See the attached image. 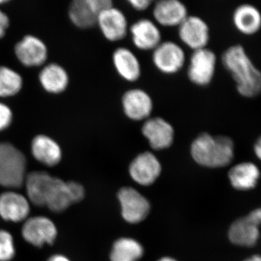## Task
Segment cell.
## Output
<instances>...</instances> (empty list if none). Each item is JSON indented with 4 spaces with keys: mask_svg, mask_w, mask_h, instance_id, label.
Here are the masks:
<instances>
[{
    "mask_svg": "<svg viewBox=\"0 0 261 261\" xmlns=\"http://www.w3.org/2000/svg\"><path fill=\"white\" fill-rule=\"evenodd\" d=\"M234 142L225 135H213L203 132L192 141L190 145L192 159L205 168H224L234 159Z\"/></svg>",
    "mask_w": 261,
    "mask_h": 261,
    "instance_id": "cell-2",
    "label": "cell"
},
{
    "mask_svg": "<svg viewBox=\"0 0 261 261\" xmlns=\"http://www.w3.org/2000/svg\"><path fill=\"white\" fill-rule=\"evenodd\" d=\"M132 44L140 51H153L162 42L159 25L148 18L139 19L129 27Z\"/></svg>",
    "mask_w": 261,
    "mask_h": 261,
    "instance_id": "cell-14",
    "label": "cell"
},
{
    "mask_svg": "<svg viewBox=\"0 0 261 261\" xmlns=\"http://www.w3.org/2000/svg\"><path fill=\"white\" fill-rule=\"evenodd\" d=\"M157 261H178V260H176V259L173 258V257L166 256V257H161V258H160L159 260H158Z\"/></svg>",
    "mask_w": 261,
    "mask_h": 261,
    "instance_id": "cell-37",
    "label": "cell"
},
{
    "mask_svg": "<svg viewBox=\"0 0 261 261\" xmlns=\"http://www.w3.org/2000/svg\"><path fill=\"white\" fill-rule=\"evenodd\" d=\"M152 53L154 68L163 74L175 75L185 68L186 54L184 48L177 42L162 41Z\"/></svg>",
    "mask_w": 261,
    "mask_h": 261,
    "instance_id": "cell-5",
    "label": "cell"
},
{
    "mask_svg": "<svg viewBox=\"0 0 261 261\" xmlns=\"http://www.w3.org/2000/svg\"><path fill=\"white\" fill-rule=\"evenodd\" d=\"M141 132L149 147L155 151L170 148L174 142L176 134L173 125L159 116H151L144 121Z\"/></svg>",
    "mask_w": 261,
    "mask_h": 261,
    "instance_id": "cell-10",
    "label": "cell"
},
{
    "mask_svg": "<svg viewBox=\"0 0 261 261\" xmlns=\"http://www.w3.org/2000/svg\"><path fill=\"white\" fill-rule=\"evenodd\" d=\"M73 204L67 181L56 177L46 207L53 213H61Z\"/></svg>",
    "mask_w": 261,
    "mask_h": 261,
    "instance_id": "cell-26",
    "label": "cell"
},
{
    "mask_svg": "<svg viewBox=\"0 0 261 261\" xmlns=\"http://www.w3.org/2000/svg\"><path fill=\"white\" fill-rule=\"evenodd\" d=\"M132 9L137 12H144L152 6V2L150 0H129L128 2Z\"/></svg>",
    "mask_w": 261,
    "mask_h": 261,
    "instance_id": "cell-31",
    "label": "cell"
},
{
    "mask_svg": "<svg viewBox=\"0 0 261 261\" xmlns=\"http://www.w3.org/2000/svg\"><path fill=\"white\" fill-rule=\"evenodd\" d=\"M253 152L255 157L261 161V135L257 137L253 145Z\"/></svg>",
    "mask_w": 261,
    "mask_h": 261,
    "instance_id": "cell-34",
    "label": "cell"
},
{
    "mask_svg": "<svg viewBox=\"0 0 261 261\" xmlns=\"http://www.w3.org/2000/svg\"><path fill=\"white\" fill-rule=\"evenodd\" d=\"M117 197L121 205L122 217L126 222L139 224L148 216L150 211L149 200L136 189L122 187Z\"/></svg>",
    "mask_w": 261,
    "mask_h": 261,
    "instance_id": "cell-8",
    "label": "cell"
},
{
    "mask_svg": "<svg viewBox=\"0 0 261 261\" xmlns=\"http://www.w3.org/2000/svg\"><path fill=\"white\" fill-rule=\"evenodd\" d=\"M123 114L132 121L144 122L152 116L154 102L150 94L145 89H128L121 97Z\"/></svg>",
    "mask_w": 261,
    "mask_h": 261,
    "instance_id": "cell-9",
    "label": "cell"
},
{
    "mask_svg": "<svg viewBox=\"0 0 261 261\" xmlns=\"http://www.w3.org/2000/svg\"><path fill=\"white\" fill-rule=\"evenodd\" d=\"M46 261H71L68 257L63 254H54L48 257Z\"/></svg>",
    "mask_w": 261,
    "mask_h": 261,
    "instance_id": "cell-35",
    "label": "cell"
},
{
    "mask_svg": "<svg viewBox=\"0 0 261 261\" xmlns=\"http://www.w3.org/2000/svg\"><path fill=\"white\" fill-rule=\"evenodd\" d=\"M243 261H261L260 255H253L251 257H247Z\"/></svg>",
    "mask_w": 261,
    "mask_h": 261,
    "instance_id": "cell-36",
    "label": "cell"
},
{
    "mask_svg": "<svg viewBox=\"0 0 261 261\" xmlns=\"http://www.w3.org/2000/svg\"><path fill=\"white\" fill-rule=\"evenodd\" d=\"M189 15L186 5L179 0H159L152 5L153 20L159 27L178 28Z\"/></svg>",
    "mask_w": 261,
    "mask_h": 261,
    "instance_id": "cell-16",
    "label": "cell"
},
{
    "mask_svg": "<svg viewBox=\"0 0 261 261\" xmlns=\"http://www.w3.org/2000/svg\"><path fill=\"white\" fill-rule=\"evenodd\" d=\"M13 119V114L8 106L0 102V130L10 126Z\"/></svg>",
    "mask_w": 261,
    "mask_h": 261,
    "instance_id": "cell-30",
    "label": "cell"
},
{
    "mask_svg": "<svg viewBox=\"0 0 261 261\" xmlns=\"http://www.w3.org/2000/svg\"><path fill=\"white\" fill-rule=\"evenodd\" d=\"M221 63L234 82L238 94L252 99L261 94V70L241 44L230 46L221 56Z\"/></svg>",
    "mask_w": 261,
    "mask_h": 261,
    "instance_id": "cell-1",
    "label": "cell"
},
{
    "mask_svg": "<svg viewBox=\"0 0 261 261\" xmlns=\"http://www.w3.org/2000/svg\"><path fill=\"white\" fill-rule=\"evenodd\" d=\"M178 37L182 44L192 51L207 47L211 40V29L203 18L189 15L178 27Z\"/></svg>",
    "mask_w": 261,
    "mask_h": 261,
    "instance_id": "cell-7",
    "label": "cell"
},
{
    "mask_svg": "<svg viewBox=\"0 0 261 261\" xmlns=\"http://www.w3.org/2000/svg\"><path fill=\"white\" fill-rule=\"evenodd\" d=\"M30 213L31 202L27 196L14 190H8L0 195V217L5 221L24 222Z\"/></svg>",
    "mask_w": 261,
    "mask_h": 261,
    "instance_id": "cell-15",
    "label": "cell"
},
{
    "mask_svg": "<svg viewBox=\"0 0 261 261\" xmlns=\"http://www.w3.org/2000/svg\"><path fill=\"white\" fill-rule=\"evenodd\" d=\"M144 252L143 246L137 240L121 238L113 243L110 259L111 261H138Z\"/></svg>",
    "mask_w": 261,
    "mask_h": 261,
    "instance_id": "cell-24",
    "label": "cell"
},
{
    "mask_svg": "<svg viewBox=\"0 0 261 261\" xmlns=\"http://www.w3.org/2000/svg\"><path fill=\"white\" fill-rule=\"evenodd\" d=\"M67 185L73 204L83 200L85 196V190L81 184L76 181H67Z\"/></svg>",
    "mask_w": 261,
    "mask_h": 261,
    "instance_id": "cell-29",
    "label": "cell"
},
{
    "mask_svg": "<svg viewBox=\"0 0 261 261\" xmlns=\"http://www.w3.org/2000/svg\"><path fill=\"white\" fill-rule=\"evenodd\" d=\"M27 159L18 148L9 143H0V186L20 188L27 177Z\"/></svg>",
    "mask_w": 261,
    "mask_h": 261,
    "instance_id": "cell-3",
    "label": "cell"
},
{
    "mask_svg": "<svg viewBox=\"0 0 261 261\" xmlns=\"http://www.w3.org/2000/svg\"><path fill=\"white\" fill-rule=\"evenodd\" d=\"M39 80L44 89L51 93H61L66 89L68 83L66 71L56 64L46 66L41 72Z\"/></svg>",
    "mask_w": 261,
    "mask_h": 261,
    "instance_id": "cell-25",
    "label": "cell"
},
{
    "mask_svg": "<svg viewBox=\"0 0 261 261\" xmlns=\"http://www.w3.org/2000/svg\"><path fill=\"white\" fill-rule=\"evenodd\" d=\"M247 216H248L252 221H254L255 224L260 226L261 224V207H258V208L254 209L250 214L247 215Z\"/></svg>",
    "mask_w": 261,
    "mask_h": 261,
    "instance_id": "cell-33",
    "label": "cell"
},
{
    "mask_svg": "<svg viewBox=\"0 0 261 261\" xmlns=\"http://www.w3.org/2000/svg\"><path fill=\"white\" fill-rule=\"evenodd\" d=\"M16 254L14 238L10 231L0 229V261L13 260Z\"/></svg>",
    "mask_w": 261,
    "mask_h": 261,
    "instance_id": "cell-28",
    "label": "cell"
},
{
    "mask_svg": "<svg viewBox=\"0 0 261 261\" xmlns=\"http://www.w3.org/2000/svg\"><path fill=\"white\" fill-rule=\"evenodd\" d=\"M234 28L243 35L254 36L261 29V12L255 5L243 3L233 10L231 16Z\"/></svg>",
    "mask_w": 261,
    "mask_h": 261,
    "instance_id": "cell-19",
    "label": "cell"
},
{
    "mask_svg": "<svg viewBox=\"0 0 261 261\" xmlns=\"http://www.w3.org/2000/svg\"><path fill=\"white\" fill-rule=\"evenodd\" d=\"M32 153L38 162L49 167L59 164L62 159L59 145L44 135L37 136L33 140Z\"/></svg>",
    "mask_w": 261,
    "mask_h": 261,
    "instance_id": "cell-23",
    "label": "cell"
},
{
    "mask_svg": "<svg viewBox=\"0 0 261 261\" xmlns=\"http://www.w3.org/2000/svg\"><path fill=\"white\" fill-rule=\"evenodd\" d=\"M113 5L111 0H75L70 4V18L79 28H92L103 10Z\"/></svg>",
    "mask_w": 261,
    "mask_h": 261,
    "instance_id": "cell-12",
    "label": "cell"
},
{
    "mask_svg": "<svg viewBox=\"0 0 261 261\" xmlns=\"http://www.w3.org/2000/svg\"><path fill=\"white\" fill-rule=\"evenodd\" d=\"M8 25H9V19L3 11L0 10V39L4 37Z\"/></svg>",
    "mask_w": 261,
    "mask_h": 261,
    "instance_id": "cell-32",
    "label": "cell"
},
{
    "mask_svg": "<svg viewBox=\"0 0 261 261\" xmlns=\"http://www.w3.org/2000/svg\"><path fill=\"white\" fill-rule=\"evenodd\" d=\"M97 25L108 42H118L123 40L128 34L130 25L125 13L116 8L110 7L99 14Z\"/></svg>",
    "mask_w": 261,
    "mask_h": 261,
    "instance_id": "cell-13",
    "label": "cell"
},
{
    "mask_svg": "<svg viewBox=\"0 0 261 261\" xmlns=\"http://www.w3.org/2000/svg\"><path fill=\"white\" fill-rule=\"evenodd\" d=\"M161 161L150 151H145L137 154L128 167L130 178L142 186H150L161 176Z\"/></svg>",
    "mask_w": 261,
    "mask_h": 261,
    "instance_id": "cell-11",
    "label": "cell"
},
{
    "mask_svg": "<svg viewBox=\"0 0 261 261\" xmlns=\"http://www.w3.org/2000/svg\"><path fill=\"white\" fill-rule=\"evenodd\" d=\"M22 87V79L14 70L0 67V97L18 94Z\"/></svg>",
    "mask_w": 261,
    "mask_h": 261,
    "instance_id": "cell-27",
    "label": "cell"
},
{
    "mask_svg": "<svg viewBox=\"0 0 261 261\" xmlns=\"http://www.w3.org/2000/svg\"><path fill=\"white\" fill-rule=\"evenodd\" d=\"M217 65L218 57L208 47L192 51L187 65L188 80L197 87H207L214 80Z\"/></svg>",
    "mask_w": 261,
    "mask_h": 261,
    "instance_id": "cell-4",
    "label": "cell"
},
{
    "mask_svg": "<svg viewBox=\"0 0 261 261\" xmlns=\"http://www.w3.org/2000/svg\"><path fill=\"white\" fill-rule=\"evenodd\" d=\"M56 178L46 171H33L27 175L23 185L31 204L46 207Z\"/></svg>",
    "mask_w": 261,
    "mask_h": 261,
    "instance_id": "cell-17",
    "label": "cell"
},
{
    "mask_svg": "<svg viewBox=\"0 0 261 261\" xmlns=\"http://www.w3.org/2000/svg\"><path fill=\"white\" fill-rule=\"evenodd\" d=\"M112 63L117 74L125 82L135 83L142 76L140 61L129 48H116L112 54Z\"/></svg>",
    "mask_w": 261,
    "mask_h": 261,
    "instance_id": "cell-18",
    "label": "cell"
},
{
    "mask_svg": "<svg viewBox=\"0 0 261 261\" xmlns=\"http://www.w3.org/2000/svg\"><path fill=\"white\" fill-rule=\"evenodd\" d=\"M260 228L258 225L255 224L247 216L233 221L228 228V240L237 246H255L260 239Z\"/></svg>",
    "mask_w": 261,
    "mask_h": 261,
    "instance_id": "cell-20",
    "label": "cell"
},
{
    "mask_svg": "<svg viewBox=\"0 0 261 261\" xmlns=\"http://www.w3.org/2000/svg\"><path fill=\"white\" fill-rule=\"evenodd\" d=\"M15 54L25 66H39L47 59V47L44 43L32 36H27L15 46Z\"/></svg>",
    "mask_w": 261,
    "mask_h": 261,
    "instance_id": "cell-22",
    "label": "cell"
},
{
    "mask_svg": "<svg viewBox=\"0 0 261 261\" xmlns=\"http://www.w3.org/2000/svg\"><path fill=\"white\" fill-rule=\"evenodd\" d=\"M58 234V228L54 221L44 216L29 217L21 228L22 238L34 247L53 245Z\"/></svg>",
    "mask_w": 261,
    "mask_h": 261,
    "instance_id": "cell-6",
    "label": "cell"
},
{
    "mask_svg": "<svg viewBox=\"0 0 261 261\" xmlns=\"http://www.w3.org/2000/svg\"><path fill=\"white\" fill-rule=\"evenodd\" d=\"M260 176V168L250 161L234 165L228 173L230 184L239 191H250L255 189Z\"/></svg>",
    "mask_w": 261,
    "mask_h": 261,
    "instance_id": "cell-21",
    "label": "cell"
}]
</instances>
